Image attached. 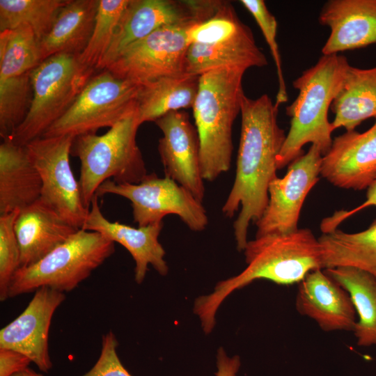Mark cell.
<instances>
[{
  "label": "cell",
  "instance_id": "cell-1",
  "mask_svg": "<svg viewBox=\"0 0 376 376\" xmlns=\"http://www.w3.org/2000/svg\"><path fill=\"white\" fill-rule=\"evenodd\" d=\"M279 106L267 94L256 99L244 95L241 104V134L235 178L221 211L233 217L237 249L244 251L251 222L263 215L269 201V186L278 170L277 156L285 139L278 124Z\"/></svg>",
  "mask_w": 376,
  "mask_h": 376
},
{
  "label": "cell",
  "instance_id": "cell-2",
  "mask_svg": "<svg viewBox=\"0 0 376 376\" xmlns=\"http://www.w3.org/2000/svg\"><path fill=\"white\" fill-rule=\"evenodd\" d=\"M243 251L246 267L236 276L219 281L211 293L194 301L193 311L205 334L212 332L217 310L235 291L258 279L279 285L299 283L308 273L323 269L318 239L308 228L256 237L247 242Z\"/></svg>",
  "mask_w": 376,
  "mask_h": 376
},
{
  "label": "cell",
  "instance_id": "cell-3",
  "mask_svg": "<svg viewBox=\"0 0 376 376\" xmlns=\"http://www.w3.org/2000/svg\"><path fill=\"white\" fill-rule=\"evenodd\" d=\"M349 66L343 55H322L293 81L298 95L286 107L290 127L276 158L278 170L302 155L307 143L317 146L322 156L329 150L334 130L328 111L342 88Z\"/></svg>",
  "mask_w": 376,
  "mask_h": 376
},
{
  "label": "cell",
  "instance_id": "cell-4",
  "mask_svg": "<svg viewBox=\"0 0 376 376\" xmlns=\"http://www.w3.org/2000/svg\"><path fill=\"white\" fill-rule=\"evenodd\" d=\"M246 71L238 67H222L199 75L192 109L204 180L213 181L230 169L233 126L241 111L244 95L242 79Z\"/></svg>",
  "mask_w": 376,
  "mask_h": 376
},
{
  "label": "cell",
  "instance_id": "cell-5",
  "mask_svg": "<svg viewBox=\"0 0 376 376\" xmlns=\"http://www.w3.org/2000/svg\"><path fill=\"white\" fill-rule=\"evenodd\" d=\"M139 126L135 111L102 135L88 133L75 136L70 155L80 161L78 182L88 210L104 182L112 178L118 183H139L148 175L136 143Z\"/></svg>",
  "mask_w": 376,
  "mask_h": 376
},
{
  "label": "cell",
  "instance_id": "cell-6",
  "mask_svg": "<svg viewBox=\"0 0 376 376\" xmlns=\"http://www.w3.org/2000/svg\"><path fill=\"white\" fill-rule=\"evenodd\" d=\"M114 251V242L100 233L79 229L38 262L19 267L12 279L8 298L43 287L70 292Z\"/></svg>",
  "mask_w": 376,
  "mask_h": 376
},
{
  "label": "cell",
  "instance_id": "cell-7",
  "mask_svg": "<svg viewBox=\"0 0 376 376\" xmlns=\"http://www.w3.org/2000/svg\"><path fill=\"white\" fill-rule=\"evenodd\" d=\"M94 75L81 67L78 56L58 54L42 61L30 72L33 97L29 112L9 138L25 146L41 137L68 111Z\"/></svg>",
  "mask_w": 376,
  "mask_h": 376
},
{
  "label": "cell",
  "instance_id": "cell-8",
  "mask_svg": "<svg viewBox=\"0 0 376 376\" xmlns=\"http://www.w3.org/2000/svg\"><path fill=\"white\" fill-rule=\"evenodd\" d=\"M138 84L107 70L95 74L68 111L42 136L95 133L113 127L136 111Z\"/></svg>",
  "mask_w": 376,
  "mask_h": 376
},
{
  "label": "cell",
  "instance_id": "cell-9",
  "mask_svg": "<svg viewBox=\"0 0 376 376\" xmlns=\"http://www.w3.org/2000/svg\"><path fill=\"white\" fill-rule=\"evenodd\" d=\"M96 194H115L131 203L134 221L139 226L162 223L169 214L178 215L194 231L203 230L207 224V212L202 203L172 179L148 174L139 183L104 182Z\"/></svg>",
  "mask_w": 376,
  "mask_h": 376
},
{
  "label": "cell",
  "instance_id": "cell-10",
  "mask_svg": "<svg viewBox=\"0 0 376 376\" xmlns=\"http://www.w3.org/2000/svg\"><path fill=\"white\" fill-rule=\"evenodd\" d=\"M75 138L72 135L41 136L25 146L41 178L40 200L79 230L89 210L83 203L79 182L70 163Z\"/></svg>",
  "mask_w": 376,
  "mask_h": 376
},
{
  "label": "cell",
  "instance_id": "cell-11",
  "mask_svg": "<svg viewBox=\"0 0 376 376\" xmlns=\"http://www.w3.org/2000/svg\"><path fill=\"white\" fill-rule=\"evenodd\" d=\"M191 25L166 26L155 30L126 47L104 70L141 85L187 74V31Z\"/></svg>",
  "mask_w": 376,
  "mask_h": 376
},
{
  "label": "cell",
  "instance_id": "cell-12",
  "mask_svg": "<svg viewBox=\"0 0 376 376\" xmlns=\"http://www.w3.org/2000/svg\"><path fill=\"white\" fill-rule=\"evenodd\" d=\"M322 154L311 145L308 152L290 163L283 178L276 177L269 186L268 204L255 223L256 237L288 233L298 229L304 202L319 181Z\"/></svg>",
  "mask_w": 376,
  "mask_h": 376
},
{
  "label": "cell",
  "instance_id": "cell-13",
  "mask_svg": "<svg viewBox=\"0 0 376 376\" xmlns=\"http://www.w3.org/2000/svg\"><path fill=\"white\" fill-rule=\"evenodd\" d=\"M205 8V0H130L99 71L106 69L126 47L161 27L200 22Z\"/></svg>",
  "mask_w": 376,
  "mask_h": 376
},
{
  "label": "cell",
  "instance_id": "cell-14",
  "mask_svg": "<svg viewBox=\"0 0 376 376\" xmlns=\"http://www.w3.org/2000/svg\"><path fill=\"white\" fill-rule=\"evenodd\" d=\"M163 136L158 152L165 177L187 189L203 202L205 189L200 162L197 130L185 111L170 112L155 121Z\"/></svg>",
  "mask_w": 376,
  "mask_h": 376
},
{
  "label": "cell",
  "instance_id": "cell-15",
  "mask_svg": "<svg viewBox=\"0 0 376 376\" xmlns=\"http://www.w3.org/2000/svg\"><path fill=\"white\" fill-rule=\"evenodd\" d=\"M63 292L43 287L23 312L0 331V348H8L27 356L40 370L52 368L49 353V331L56 310L65 301Z\"/></svg>",
  "mask_w": 376,
  "mask_h": 376
},
{
  "label": "cell",
  "instance_id": "cell-16",
  "mask_svg": "<svg viewBox=\"0 0 376 376\" xmlns=\"http://www.w3.org/2000/svg\"><path fill=\"white\" fill-rule=\"evenodd\" d=\"M320 175L340 188H368L376 180V120L362 133L346 131L335 137L322 156Z\"/></svg>",
  "mask_w": 376,
  "mask_h": 376
},
{
  "label": "cell",
  "instance_id": "cell-17",
  "mask_svg": "<svg viewBox=\"0 0 376 376\" xmlns=\"http://www.w3.org/2000/svg\"><path fill=\"white\" fill-rule=\"evenodd\" d=\"M162 228L163 222L134 228L110 221L102 213L95 194L81 229L97 232L113 242L123 245L135 262L134 278L141 284L149 265L162 276L168 273L169 267L164 259L166 252L158 240Z\"/></svg>",
  "mask_w": 376,
  "mask_h": 376
},
{
  "label": "cell",
  "instance_id": "cell-18",
  "mask_svg": "<svg viewBox=\"0 0 376 376\" xmlns=\"http://www.w3.org/2000/svg\"><path fill=\"white\" fill-rule=\"evenodd\" d=\"M297 311L324 331H354L357 313L348 292L319 269L298 283Z\"/></svg>",
  "mask_w": 376,
  "mask_h": 376
},
{
  "label": "cell",
  "instance_id": "cell-19",
  "mask_svg": "<svg viewBox=\"0 0 376 376\" xmlns=\"http://www.w3.org/2000/svg\"><path fill=\"white\" fill-rule=\"evenodd\" d=\"M318 21L330 29L322 55L376 43V0H329L323 5Z\"/></svg>",
  "mask_w": 376,
  "mask_h": 376
},
{
  "label": "cell",
  "instance_id": "cell-20",
  "mask_svg": "<svg viewBox=\"0 0 376 376\" xmlns=\"http://www.w3.org/2000/svg\"><path fill=\"white\" fill-rule=\"evenodd\" d=\"M14 228L20 267L38 262L78 230L40 199L19 210Z\"/></svg>",
  "mask_w": 376,
  "mask_h": 376
},
{
  "label": "cell",
  "instance_id": "cell-21",
  "mask_svg": "<svg viewBox=\"0 0 376 376\" xmlns=\"http://www.w3.org/2000/svg\"><path fill=\"white\" fill-rule=\"evenodd\" d=\"M0 145V214H8L40 199L42 181L25 146L9 137Z\"/></svg>",
  "mask_w": 376,
  "mask_h": 376
},
{
  "label": "cell",
  "instance_id": "cell-22",
  "mask_svg": "<svg viewBox=\"0 0 376 376\" xmlns=\"http://www.w3.org/2000/svg\"><path fill=\"white\" fill-rule=\"evenodd\" d=\"M264 53L256 45L251 29L242 23L229 38L212 45L191 44L186 66L187 74L201 75L222 67H238L246 70L267 65Z\"/></svg>",
  "mask_w": 376,
  "mask_h": 376
},
{
  "label": "cell",
  "instance_id": "cell-23",
  "mask_svg": "<svg viewBox=\"0 0 376 376\" xmlns=\"http://www.w3.org/2000/svg\"><path fill=\"white\" fill-rule=\"evenodd\" d=\"M98 4L99 0H69L39 42L40 61L58 54H81L92 35Z\"/></svg>",
  "mask_w": 376,
  "mask_h": 376
},
{
  "label": "cell",
  "instance_id": "cell-24",
  "mask_svg": "<svg viewBox=\"0 0 376 376\" xmlns=\"http://www.w3.org/2000/svg\"><path fill=\"white\" fill-rule=\"evenodd\" d=\"M198 86L199 76L190 74L164 77L141 84L136 107L138 123L155 122L170 112L192 108Z\"/></svg>",
  "mask_w": 376,
  "mask_h": 376
},
{
  "label": "cell",
  "instance_id": "cell-25",
  "mask_svg": "<svg viewBox=\"0 0 376 376\" xmlns=\"http://www.w3.org/2000/svg\"><path fill=\"white\" fill-rule=\"evenodd\" d=\"M333 130L352 131L363 121L376 118V66L361 69L350 65L341 90L331 105Z\"/></svg>",
  "mask_w": 376,
  "mask_h": 376
},
{
  "label": "cell",
  "instance_id": "cell-26",
  "mask_svg": "<svg viewBox=\"0 0 376 376\" xmlns=\"http://www.w3.org/2000/svg\"><path fill=\"white\" fill-rule=\"evenodd\" d=\"M318 239L323 269L351 267L376 279V219L363 231L347 233L337 228Z\"/></svg>",
  "mask_w": 376,
  "mask_h": 376
},
{
  "label": "cell",
  "instance_id": "cell-27",
  "mask_svg": "<svg viewBox=\"0 0 376 376\" xmlns=\"http://www.w3.org/2000/svg\"><path fill=\"white\" fill-rule=\"evenodd\" d=\"M324 272L349 294L357 315L354 334L360 347L376 345V279L351 267L325 269Z\"/></svg>",
  "mask_w": 376,
  "mask_h": 376
},
{
  "label": "cell",
  "instance_id": "cell-28",
  "mask_svg": "<svg viewBox=\"0 0 376 376\" xmlns=\"http://www.w3.org/2000/svg\"><path fill=\"white\" fill-rule=\"evenodd\" d=\"M69 0H0V31L28 25L40 41Z\"/></svg>",
  "mask_w": 376,
  "mask_h": 376
},
{
  "label": "cell",
  "instance_id": "cell-29",
  "mask_svg": "<svg viewBox=\"0 0 376 376\" xmlns=\"http://www.w3.org/2000/svg\"><path fill=\"white\" fill-rule=\"evenodd\" d=\"M40 63L39 42L29 26L0 31V79L25 74Z\"/></svg>",
  "mask_w": 376,
  "mask_h": 376
},
{
  "label": "cell",
  "instance_id": "cell-30",
  "mask_svg": "<svg viewBox=\"0 0 376 376\" xmlns=\"http://www.w3.org/2000/svg\"><path fill=\"white\" fill-rule=\"evenodd\" d=\"M129 2L130 0H99L92 35L84 50L78 56L79 63L86 71L93 74L99 71Z\"/></svg>",
  "mask_w": 376,
  "mask_h": 376
},
{
  "label": "cell",
  "instance_id": "cell-31",
  "mask_svg": "<svg viewBox=\"0 0 376 376\" xmlns=\"http://www.w3.org/2000/svg\"><path fill=\"white\" fill-rule=\"evenodd\" d=\"M30 72L0 79L1 139L10 137L22 124L29 112L33 97Z\"/></svg>",
  "mask_w": 376,
  "mask_h": 376
},
{
  "label": "cell",
  "instance_id": "cell-32",
  "mask_svg": "<svg viewBox=\"0 0 376 376\" xmlns=\"http://www.w3.org/2000/svg\"><path fill=\"white\" fill-rule=\"evenodd\" d=\"M242 24L233 6L221 1L217 10L209 17L188 28L187 40L189 45L215 44L231 37Z\"/></svg>",
  "mask_w": 376,
  "mask_h": 376
},
{
  "label": "cell",
  "instance_id": "cell-33",
  "mask_svg": "<svg viewBox=\"0 0 376 376\" xmlns=\"http://www.w3.org/2000/svg\"><path fill=\"white\" fill-rule=\"evenodd\" d=\"M19 210L0 214V300L8 298L13 276L20 267V249L15 232Z\"/></svg>",
  "mask_w": 376,
  "mask_h": 376
},
{
  "label": "cell",
  "instance_id": "cell-34",
  "mask_svg": "<svg viewBox=\"0 0 376 376\" xmlns=\"http://www.w3.org/2000/svg\"><path fill=\"white\" fill-rule=\"evenodd\" d=\"M240 2L253 17L270 49L276 68L278 77L279 88L274 103L279 107L280 104L288 101V95L281 66L280 52L276 42L278 26L276 19L269 12L263 0H242Z\"/></svg>",
  "mask_w": 376,
  "mask_h": 376
},
{
  "label": "cell",
  "instance_id": "cell-35",
  "mask_svg": "<svg viewBox=\"0 0 376 376\" xmlns=\"http://www.w3.org/2000/svg\"><path fill=\"white\" fill-rule=\"evenodd\" d=\"M118 345L113 331H109L104 334L98 359L94 366L81 376H132L118 357Z\"/></svg>",
  "mask_w": 376,
  "mask_h": 376
},
{
  "label": "cell",
  "instance_id": "cell-36",
  "mask_svg": "<svg viewBox=\"0 0 376 376\" xmlns=\"http://www.w3.org/2000/svg\"><path fill=\"white\" fill-rule=\"evenodd\" d=\"M370 206H376V180L368 187L366 199L360 205L351 210L336 211L333 215L324 219L320 224L322 233L337 229V226L347 218Z\"/></svg>",
  "mask_w": 376,
  "mask_h": 376
},
{
  "label": "cell",
  "instance_id": "cell-37",
  "mask_svg": "<svg viewBox=\"0 0 376 376\" xmlns=\"http://www.w3.org/2000/svg\"><path fill=\"white\" fill-rule=\"evenodd\" d=\"M31 360L24 354L8 348H0V376H13L29 368Z\"/></svg>",
  "mask_w": 376,
  "mask_h": 376
},
{
  "label": "cell",
  "instance_id": "cell-38",
  "mask_svg": "<svg viewBox=\"0 0 376 376\" xmlns=\"http://www.w3.org/2000/svg\"><path fill=\"white\" fill-rule=\"evenodd\" d=\"M216 376H237L240 368V359L237 355L230 357L223 347H219L217 353Z\"/></svg>",
  "mask_w": 376,
  "mask_h": 376
},
{
  "label": "cell",
  "instance_id": "cell-39",
  "mask_svg": "<svg viewBox=\"0 0 376 376\" xmlns=\"http://www.w3.org/2000/svg\"><path fill=\"white\" fill-rule=\"evenodd\" d=\"M13 376H43L42 374L38 373L30 368H27L22 371H20Z\"/></svg>",
  "mask_w": 376,
  "mask_h": 376
}]
</instances>
